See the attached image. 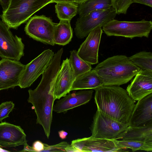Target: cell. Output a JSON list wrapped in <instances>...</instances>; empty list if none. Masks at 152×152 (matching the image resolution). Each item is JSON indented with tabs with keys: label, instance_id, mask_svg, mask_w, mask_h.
Wrapping results in <instances>:
<instances>
[{
	"label": "cell",
	"instance_id": "obj_1",
	"mask_svg": "<svg viewBox=\"0 0 152 152\" xmlns=\"http://www.w3.org/2000/svg\"><path fill=\"white\" fill-rule=\"evenodd\" d=\"M63 52V49L61 48L54 54L48 66L42 74L39 84L34 89L28 91L27 101L33 105L37 116L36 123L42 127L48 139L50 133L53 107L56 100L54 96L55 80Z\"/></svg>",
	"mask_w": 152,
	"mask_h": 152
},
{
	"label": "cell",
	"instance_id": "obj_2",
	"mask_svg": "<svg viewBox=\"0 0 152 152\" xmlns=\"http://www.w3.org/2000/svg\"><path fill=\"white\" fill-rule=\"evenodd\" d=\"M97 110L119 122L128 124L135 104L126 90L118 86H102L94 89Z\"/></svg>",
	"mask_w": 152,
	"mask_h": 152
},
{
	"label": "cell",
	"instance_id": "obj_3",
	"mask_svg": "<svg viewBox=\"0 0 152 152\" xmlns=\"http://www.w3.org/2000/svg\"><path fill=\"white\" fill-rule=\"evenodd\" d=\"M103 86H118L126 83L141 69L129 57L116 55L107 58L94 68Z\"/></svg>",
	"mask_w": 152,
	"mask_h": 152
},
{
	"label": "cell",
	"instance_id": "obj_4",
	"mask_svg": "<svg viewBox=\"0 0 152 152\" xmlns=\"http://www.w3.org/2000/svg\"><path fill=\"white\" fill-rule=\"evenodd\" d=\"M52 3V0H10L1 18L10 28L16 29L35 12Z\"/></svg>",
	"mask_w": 152,
	"mask_h": 152
},
{
	"label": "cell",
	"instance_id": "obj_5",
	"mask_svg": "<svg viewBox=\"0 0 152 152\" xmlns=\"http://www.w3.org/2000/svg\"><path fill=\"white\" fill-rule=\"evenodd\" d=\"M152 29V22L143 19L138 21H121L114 19L102 27L108 36H121L132 39L148 38Z\"/></svg>",
	"mask_w": 152,
	"mask_h": 152
},
{
	"label": "cell",
	"instance_id": "obj_6",
	"mask_svg": "<svg viewBox=\"0 0 152 152\" xmlns=\"http://www.w3.org/2000/svg\"><path fill=\"white\" fill-rule=\"evenodd\" d=\"M128 124L116 120L97 110L90 128L91 136L111 140H117L128 126Z\"/></svg>",
	"mask_w": 152,
	"mask_h": 152
},
{
	"label": "cell",
	"instance_id": "obj_7",
	"mask_svg": "<svg viewBox=\"0 0 152 152\" xmlns=\"http://www.w3.org/2000/svg\"><path fill=\"white\" fill-rule=\"evenodd\" d=\"M116 15L112 7L107 10L93 11L84 16L79 17L77 19L74 29L76 36L80 39L86 37L98 26L102 27L114 19Z\"/></svg>",
	"mask_w": 152,
	"mask_h": 152
},
{
	"label": "cell",
	"instance_id": "obj_8",
	"mask_svg": "<svg viewBox=\"0 0 152 152\" xmlns=\"http://www.w3.org/2000/svg\"><path fill=\"white\" fill-rule=\"evenodd\" d=\"M56 24L50 18L45 15H35L27 23L24 31L27 35L34 40L53 46Z\"/></svg>",
	"mask_w": 152,
	"mask_h": 152
},
{
	"label": "cell",
	"instance_id": "obj_9",
	"mask_svg": "<svg viewBox=\"0 0 152 152\" xmlns=\"http://www.w3.org/2000/svg\"><path fill=\"white\" fill-rule=\"evenodd\" d=\"M22 39L14 35L7 26L0 20V57L19 61L24 55Z\"/></svg>",
	"mask_w": 152,
	"mask_h": 152
},
{
	"label": "cell",
	"instance_id": "obj_10",
	"mask_svg": "<svg viewBox=\"0 0 152 152\" xmlns=\"http://www.w3.org/2000/svg\"><path fill=\"white\" fill-rule=\"evenodd\" d=\"M54 55L52 50H45L25 65L18 86L21 88L29 87L47 68Z\"/></svg>",
	"mask_w": 152,
	"mask_h": 152
},
{
	"label": "cell",
	"instance_id": "obj_11",
	"mask_svg": "<svg viewBox=\"0 0 152 152\" xmlns=\"http://www.w3.org/2000/svg\"><path fill=\"white\" fill-rule=\"evenodd\" d=\"M25 65L19 61L7 58L0 60V91L18 86Z\"/></svg>",
	"mask_w": 152,
	"mask_h": 152
},
{
	"label": "cell",
	"instance_id": "obj_12",
	"mask_svg": "<svg viewBox=\"0 0 152 152\" xmlns=\"http://www.w3.org/2000/svg\"><path fill=\"white\" fill-rule=\"evenodd\" d=\"M71 145L80 152H119L126 149L117 147L112 140L91 136L73 140Z\"/></svg>",
	"mask_w": 152,
	"mask_h": 152
},
{
	"label": "cell",
	"instance_id": "obj_13",
	"mask_svg": "<svg viewBox=\"0 0 152 152\" xmlns=\"http://www.w3.org/2000/svg\"><path fill=\"white\" fill-rule=\"evenodd\" d=\"M103 30L98 26L92 31L77 51L78 55L84 61L93 65L98 63V51Z\"/></svg>",
	"mask_w": 152,
	"mask_h": 152
},
{
	"label": "cell",
	"instance_id": "obj_14",
	"mask_svg": "<svg viewBox=\"0 0 152 152\" xmlns=\"http://www.w3.org/2000/svg\"><path fill=\"white\" fill-rule=\"evenodd\" d=\"M26 135L21 127L10 123H0V147L12 148L27 144Z\"/></svg>",
	"mask_w": 152,
	"mask_h": 152
},
{
	"label": "cell",
	"instance_id": "obj_15",
	"mask_svg": "<svg viewBox=\"0 0 152 152\" xmlns=\"http://www.w3.org/2000/svg\"><path fill=\"white\" fill-rule=\"evenodd\" d=\"M126 90L135 102L152 93V72L141 69Z\"/></svg>",
	"mask_w": 152,
	"mask_h": 152
},
{
	"label": "cell",
	"instance_id": "obj_16",
	"mask_svg": "<svg viewBox=\"0 0 152 152\" xmlns=\"http://www.w3.org/2000/svg\"><path fill=\"white\" fill-rule=\"evenodd\" d=\"M69 58L64 60L57 74L55 84L54 96L59 99L69 93L75 79Z\"/></svg>",
	"mask_w": 152,
	"mask_h": 152
},
{
	"label": "cell",
	"instance_id": "obj_17",
	"mask_svg": "<svg viewBox=\"0 0 152 152\" xmlns=\"http://www.w3.org/2000/svg\"><path fill=\"white\" fill-rule=\"evenodd\" d=\"M152 124V93L138 101L131 114L129 126H141Z\"/></svg>",
	"mask_w": 152,
	"mask_h": 152
},
{
	"label": "cell",
	"instance_id": "obj_18",
	"mask_svg": "<svg viewBox=\"0 0 152 152\" xmlns=\"http://www.w3.org/2000/svg\"><path fill=\"white\" fill-rule=\"evenodd\" d=\"M92 89L81 91L66 95L57 101L53 105V111L58 113H66L69 110L85 104L91 99Z\"/></svg>",
	"mask_w": 152,
	"mask_h": 152
},
{
	"label": "cell",
	"instance_id": "obj_19",
	"mask_svg": "<svg viewBox=\"0 0 152 152\" xmlns=\"http://www.w3.org/2000/svg\"><path fill=\"white\" fill-rule=\"evenodd\" d=\"M141 141L152 146V124L141 126H128L118 139Z\"/></svg>",
	"mask_w": 152,
	"mask_h": 152
},
{
	"label": "cell",
	"instance_id": "obj_20",
	"mask_svg": "<svg viewBox=\"0 0 152 152\" xmlns=\"http://www.w3.org/2000/svg\"><path fill=\"white\" fill-rule=\"evenodd\" d=\"M102 86V80L94 69L77 77L73 83L71 91L94 89Z\"/></svg>",
	"mask_w": 152,
	"mask_h": 152
},
{
	"label": "cell",
	"instance_id": "obj_21",
	"mask_svg": "<svg viewBox=\"0 0 152 152\" xmlns=\"http://www.w3.org/2000/svg\"><path fill=\"white\" fill-rule=\"evenodd\" d=\"M73 34L70 21L60 20L54 27L53 41L55 44L63 46L66 45L71 41Z\"/></svg>",
	"mask_w": 152,
	"mask_h": 152
},
{
	"label": "cell",
	"instance_id": "obj_22",
	"mask_svg": "<svg viewBox=\"0 0 152 152\" xmlns=\"http://www.w3.org/2000/svg\"><path fill=\"white\" fill-rule=\"evenodd\" d=\"M112 7L111 0H86L78 4L77 13L81 17L93 11L107 10Z\"/></svg>",
	"mask_w": 152,
	"mask_h": 152
},
{
	"label": "cell",
	"instance_id": "obj_23",
	"mask_svg": "<svg viewBox=\"0 0 152 152\" xmlns=\"http://www.w3.org/2000/svg\"><path fill=\"white\" fill-rule=\"evenodd\" d=\"M55 11L60 20L71 21L77 13L78 4L75 3L61 2L56 3Z\"/></svg>",
	"mask_w": 152,
	"mask_h": 152
},
{
	"label": "cell",
	"instance_id": "obj_24",
	"mask_svg": "<svg viewBox=\"0 0 152 152\" xmlns=\"http://www.w3.org/2000/svg\"><path fill=\"white\" fill-rule=\"evenodd\" d=\"M69 59L75 78L91 69V65L82 59L78 55L76 50L70 51Z\"/></svg>",
	"mask_w": 152,
	"mask_h": 152
},
{
	"label": "cell",
	"instance_id": "obj_25",
	"mask_svg": "<svg viewBox=\"0 0 152 152\" xmlns=\"http://www.w3.org/2000/svg\"><path fill=\"white\" fill-rule=\"evenodd\" d=\"M133 64L142 70L152 72V53L142 51L129 57Z\"/></svg>",
	"mask_w": 152,
	"mask_h": 152
},
{
	"label": "cell",
	"instance_id": "obj_26",
	"mask_svg": "<svg viewBox=\"0 0 152 152\" xmlns=\"http://www.w3.org/2000/svg\"><path fill=\"white\" fill-rule=\"evenodd\" d=\"M113 140L116 146L120 148H130L132 151L138 150L150 152L152 151V146L141 141L125 140Z\"/></svg>",
	"mask_w": 152,
	"mask_h": 152
},
{
	"label": "cell",
	"instance_id": "obj_27",
	"mask_svg": "<svg viewBox=\"0 0 152 152\" xmlns=\"http://www.w3.org/2000/svg\"><path fill=\"white\" fill-rule=\"evenodd\" d=\"M132 0H111L112 7L117 14H125L127 10L132 3Z\"/></svg>",
	"mask_w": 152,
	"mask_h": 152
},
{
	"label": "cell",
	"instance_id": "obj_28",
	"mask_svg": "<svg viewBox=\"0 0 152 152\" xmlns=\"http://www.w3.org/2000/svg\"><path fill=\"white\" fill-rule=\"evenodd\" d=\"M14 107L15 104L12 101H6L0 104V122L9 116Z\"/></svg>",
	"mask_w": 152,
	"mask_h": 152
},
{
	"label": "cell",
	"instance_id": "obj_29",
	"mask_svg": "<svg viewBox=\"0 0 152 152\" xmlns=\"http://www.w3.org/2000/svg\"><path fill=\"white\" fill-rule=\"evenodd\" d=\"M69 144L63 141L56 145H49L44 143V149L42 152H65V148Z\"/></svg>",
	"mask_w": 152,
	"mask_h": 152
},
{
	"label": "cell",
	"instance_id": "obj_30",
	"mask_svg": "<svg viewBox=\"0 0 152 152\" xmlns=\"http://www.w3.org/2000/svg\"><path fill=\"white\" fill-rule=\"evenodd\" d=\"M33 148L35 152H40L44 149V143L39 140L35 141L33 144Z\"/></svg>",
	"mask_w": 152,
	"mask_h": 152
},
{
	"label": "cell",
	"instance_id": "obj_31",
	"mask_svg": "<svg viewBox=\"0 0 152 152\" xmlns=\"http://www.w3.org/2000/svg\"><path fill=\"white\" fill-rule=\"evenodd\" d=\"M132 3H138L152 7V0H132Z\"/></svg>",
	"mask_w": 152,
	"mask_h": 152
},
{
	"label": "cell",
	"instance_id": "obj_32",
	"mask_svg": "<svg viewBox=\"0 0 152 152\" xmlns=\"http://www.w3.org/2000/svg\"><path fill=\"white\" fill-rule=\"evenodd\" d=\"M65 150L66 152H80L73 145L69 144L65 148Z\"/></svg>",
	"mask_w": 152,
	"mask_h": 152
},
{
	"label": "cell",
	"instance_id": "obj_33",
	"mask_svg": "<svg viewBox=\"0 0 152 152\" xmlns=\"http://www.w3.org/2000/svg\"><path fill=\"white\" fill-rule=\"evenodd\" d=\"M10 0H0V3L2 7L3 11L6 10L7 7Z\"/></svg>",
	"mask_w": 152,
	"mask_h": 152
},
{
	"label": "cell",
	"instance_id": "obj_34",
	"mask_svg": "<svg viewBox=\"0 0 152 152\" xmlns=\"http://www.w3.org/2000/svg\"><path fill=\"white\" fill-rule=\"evenodd\" d=\"M58 134L60 138L62 139H64L66 138L68 133L65 131L61 130L58 132Z\"/></svg>",
	"mask_w": 152,
	"mask_h": 152
},
{
	"label": "cell",
	"instance_id": "obj_35",
	"mask_svg": "<svg viewBox=\"0 0 152 152\" xmlns=\"http://www.w3.org/2000/svg\"><path fill=\"white\" fill-rule=\"evenodd\" d=\"M22 151L35 152L32 147L29 146L28 144L24 146V148Z\"/></svg>",
	"mask_w": 152,
	"mask_h": 152
},
{
	"label": "cell",
	"instance_id": "obj_36",
	"mask_svg": "<svg viewBox=\"0 0 152 152\" xmlns=\"http://www.w3.org/2000/svg\"><path fill=\"white\" fill-rule=\"evenodd\" d=\"M53 3H57L61 2L75 3V0H52Z\"/></svg>",
	"mask_w": 152,
	"mask_h": 152
},
{
	"label": "cell",
	"instance_id": "obj_37",
	"mask_svg": "<svg viewBox=\"0 0 152 152\" xmlns=\"http://www.w3.org/2000/svg\"><path fill=\"white\" fill-rule=\"evenodd\" d=\"M86 0H75V3L77 4H80Z\"/></svg>",
	"mask_w": 152,
	"mask_h": 152
}]
</instances>
